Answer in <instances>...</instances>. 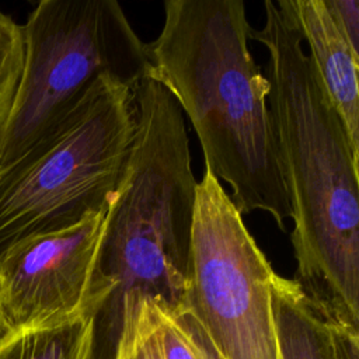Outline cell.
Returning <instances> with one entry per match:
<instances>
[{
    "label": "cell",
    "instance_id": "3957f363",
    "mask_svg": "<svg viewBox=\"0 0 359 359\" xmlns=\"http://www.w3.org/2000/svg\"><path fill=\"white\" fill-rule=\"evenodd\" d=\"M133 102V149L107 209L91 290L97 321L109 318L116 327L125 299H151L170 311L182 309L191 279L198 181L184 114L150 77L135 87Z\"/></svg>",
    "mask_w": 359,
    "mask_h": 359
},
{
    "label": "cell",
    "instance_id": "277c9868",
    "mask_svg": "<svg viewBox=\"0 0 359 359\" xmlns=\"http://www.w3.org/2000/svg\"><path fill=\"white\" fill-rule=\"evenodd\" d=\"M135 136L133 90L100 79L52 136L0 167V254L107 209L126 175Z\"/></svg>",
    "mask_w": 359,
    "mask_h": 359
},
{
    "label": "cell",
    "instance_id": "8992f818",
    "mask_svg": "<svg viewBox=\"0 0 359 359\" xmlns=\"http://www.w3.org/2000/svg\"><path fill=\"white\" fill-rule=\"evenodd\" d=\"M275 271L220 181L196 185L191 279L182 309L198 320L223 359H282L273 314Z\"/></svg>",
    "mask_w": 359,
    "mask_h": 359
},
{
    "label": "cell",
    "instance_id": "5bb4252c",
    "mask_svg": "<svg viewBox=\"0 0 359 359\" xmlns=\"http://www.w3.org/2000/svg\"><path fill=\"white\" fill-rule=\"evenodd\" d=\"M324 3L352 50L359 55V1L324 0Z\"/></svg>",
    "mask_w": 359,
    "mask_h": 359
},
{
    "label": "cell",
    "instance_id": "2e32d148",
    "mask_svg": "<svg viewBox=\"0 0 359 359\" xmlns=\"http://www.w3.org/2000/svg\"><path fill=\"white\" fill-rule=\"evenodd\" d=\"M337 359H359V334L332 327Z\"/></svg>",
    "mask_w": 359,
    "mask_h": 359
},
{
    "label": "cell",
    "instance_id": "6da1fadb",
    "mask_svg": "<svg viewBox=\"0 0 359 359\" xmlns=\"http://www.w3.org/2000/svg\"><path fill=\"white\" fill-rule=\"evenodd\" d=\"M250 39L268 50L264 76L292 208L293 280L334 325L359 334V150L327 97L303 39L278 1Z\"/></svg>",
    "mask_w": 359,
    "mask_h": 359
},
{
    "label": "cell",
    "instance_id": "8fae6325",
    "mask_svg": "<svg viewBox=\"0 0 359 359\" xmlns=\"http://www.w3.org/2000/svg\"><path fill=\"white\" fill-rule=\"evenodd\" d=\"M115 359H163L156 300H123L118 318Z\"/></svg>",
    "mask_w": 359,
    "mask_h": 359
},
{
    "label": "cell",
    "instance_id": "7a4b0ae2",
    "mask_svg": "<svg viewBox=\"0 0 359 359\" xmlns=\"http://www.w3.org/2000/svg\"><path fill=\"white\" fill-rule=\"evenodd\" d=\"M250 32L241 0H167L161 32L146 43V77L188 115L205 170L229 184L237 210L266 212L285 231L292 208Z\"/></svg>",
    "mask_w": 359,
    "mask_h": 359
},
{
    "label": "cell",
    "instance_id": "9a60e30c",
    "mask_svg": "<svg viewBox=\"0 0 359 359\" xmlns=\"http://www.w3.org/2000/svg\"><path fill=\"white\" fill-rule=\"evenodd\" d=\"M171 314L184 331L198 359H223V356L213 346L212 341L189 310L180 309L177 311H171Z\"/></svg>",
    "mask_w": 359,
    "mask_h": 359
},
{
    "label": "cell",
    "instance_id": "52a82bcc",
    "mask_svg": "<svg viewBox=\"0 0 359 359\" xmlns=\"http://www.w3.org/2000/svg\"><path fill=\"white\" fill-rule=\"evenodd\" d=\"M107 209L70 227L24 238L0 254L8 332L59 324L87 310L98 316L91 290Z\"/></svg>",
    "mask_w": 359,
    "mask_h": 359
},
{
    "label": "cell",
    "instance_id": "4fadbf2b",
    "mask_svg": "<svg viewBox=\"0 0 359 359\" xmlns=\"http://www.w3.org/2000/svg\"><path fill=\"white\" fill-rule=\"evenodd\" d=\"M156 304L158 339L163 359H198L171 311L158 302H156Z\"/></svg>",
    "mask_w": 359,
    "mask_h": 359
},
{
    "label": "cell",
    "instance_id": "7c38bea8",
    "mask_svg": "<svg viewBox=\"0 0 359 359\" xmlns=\"http://www.w3.org/2000/svg\"><path fill=\"white\" fill-rule=\"evenodd\" d=\"M24 63L22 25L0 10V130L10 112Z\"/></svg>",
    "mask_w": 359,
    "mask_h": 359
},
{
    "label": "cell",
    "instance_id": "5b68a950",
    "mask_svg": "<svg viewBox=\"0 0 359 359\" xmlns=\"http://www.w3.org/2000/svg\"><path fill=\"white\" fill-rule=\"evenodd\" d=\"M24 63L0 130V167L52 136L102 77L132 90L146 43L115 0H42L22 25Z\"/></svg>",
    "mask_w": 359,
    "mask_h": 359
},
{
    "label": "cell",
    "instance_id": "ba28073f",
    "mask_svg": "<svg viewBox=\"0 0 359 359\" xmlns=\"http://www.w3.org/2000/svg\"><path fill=\"white\" fill-rule=\"evenodd\" d=\"M309 46V60L359 150V55L338 29L324 0H279Z\"/></svg>",
    "mask_w": 359,
    "mask_h": 359
},
{
    "label": "cell",
    "instance_id": "30bf717a",
    "mask_svg": "<svg viewBox=\"0 0 359 359\" xmlns=\"http://www.w3.org/2000/svg\"><path fill=\"white\" fill-rule=\"evenodd\" d=\"M97 311L67 321L14 330L0 339V359H91Z\"/></svg>",
    "mask_w": 359,
    "mask_h": 359
},
{
    "label": "cell",
    "instance_id": "9c48e42d",
    "mask_svg": "<svg viewBox=\"0 0 359 359\" xmlns=\"http://www.w3.org/2000/svg\"><path fill=\"white\" fill-rule=\"evenodd\" d=\"M272 314L282 359H337L331 324L293 279L272 278Z\"/></svg>",
    "mask_w": 359,
    "mask_h": 359
},
{
    "label": "cell",
    "instance_id": "e0dca14e",
    "mask_svg": "<svg viewBox=\"0 0 359 359\" xmlns=\"http://www.w3.org/2000/svg\"><path fill=\"white\" fill-rule=\"evenodd\" d=\"M8 334V328L4 320V314H3V306H1V286H0V339Z\"/></svg>",
    "mask_w": 359,
    "mask_h": 359
}]
</instances>
